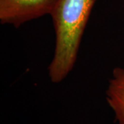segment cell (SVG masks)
<instances>
[{
    "instance_id": "6da1fadb",
    "label": "cell",
    "mask_w": 124,
    "mask_h": 124,
    "mask_svg": "<svg viewBox=\"0 0 124 124\" xmlns=\"http://www.w3.org/2000/svg\"><path fill=\"white\" fill-rule=\"evenodd\" d=\"M97 0H56L50 13L55 31V48L48 66L50 80L59 83L75 64L82 36Z\"/></svg>"
},
{
    "instance_id": "7a4b0ae2",
    "label": "cell",
    "mask_w": 124,
    "mask_h": 124,
    "mask_svg": "<svg viewBox=\"0 0 124 124\" xmlns=\"http://www.w3.org/2000/svg\"><path fill=\"white\" fill-rule=\"evenodd\" d=\"M56 0H0V22L15 28L50 15Z\"/></svg>"
},
{
    "instance_id": "3957f363",
    "label": "cell",
    "mask_w": 124,
    "mask_h": 124,
    "mask_svg": "<svg viewBox=\"0 0 124 124\" xmlns=\"http://www.w3.org/2000/svg\"><path fill=\"white\" fill-rule=\"evenodd\" d=\"M106 100L118 124H124V69L115 68L106 90Z\"/></svg>"
}]
</instances>
